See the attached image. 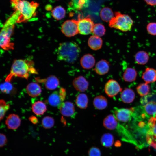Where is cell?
<instances>
[{"mask_svg": "<svg viewBox=\"0 0 156 156\" xmlns=\"http://www.w3.org/2000/svg\"><path fill=\"white\" fill-rule=\"evenodd\" d=\"M30 73H37L33 67L32 61L22 59L16 60L13 63L10 73L7 76L5 81L10 82L14 77L27 80Z\"/></svg>", "mask_w": 156, "mask_h": 156, "instance_id": "6da1fadb", "label": "cell"}, {"mask_svg": "<svg viewBox=\"0 0 156 156\" xmlns=\"http://www.w3.org/2000/svg\"><path fill=\"white\" fill-rule=\"evenodd\" d=\"M12 7L18 12L19 16L17 22H23L30 20L36 15V12L39 4L32 1L25 0H11Z\"/></svg>", "mask_w": 156, "mask_h": 156, "instance_id": "7a4b0ae2", "label": "cell"}, {"mask_svg": "<svg viewBox=\"0 0 156 156\" xmlns=\"http://www.w3.org/2000/svg\"><path fill=\"white\" fill-rule=\"evenodd\" d=\"M80 52V48L77 43L66 42L60 44L57 53L60 60L73 63L77 60Z\"/></svg>", "mask_w": 156, "mask_h": 156, "instance_id": "3957f363", "label": "cell"}, {"mask_svg": "<svg viewBox=\"0 0 156 156\" xmlns=\"http://www.w3.org/2000/svg\"><path fill=\"white\" fill-rule=\"evenodd\" d=\"M19 14L14 12L7 20L1 31L0 46L3 49L8 50L14 49V44L10 41V38L13 31L15 23L17 22Z\"/></svg>", "mask_w": 156, "mask_h": 156, "instance_id": "277c9868", "label": "cell"}, {"mask_svg": "<svg viewBox=\"0 0 156 156\" xmlns=\"http://www.w3.org/2000/svg\"><path fill=\"white\" fill-rule=\"evenodd\" d=\"M133 25V20L129 16L117 12L115 13L114 17L109 22V26L125 32L130 30Z\"/></svg>", "mask_w": 156, "mask_h": 156, "instance_id": "5b68a950", "label": "cell"}, {"mask_svg": "<svg viewBox=\"0 0 156 156\" xmlns=\"http://www.w3.org/2000/svg\"><path fill=\"white\" fill-rule=\"evenodd\" d=\"M135 109L130 108H120L115 107L112 111L113 115L118 121L127 122L130 121L134 114Z\"/></svg>", "mask_w": 156, "mask_h": 156, "instance_id": "8992f818", "label": "cell"}, {"mask_svg": "<svg viewBox=\"0 0 156 156\" xmlns=\"http://www.w3.org/2000/svg\"><path fill=\"white\" fill-rule=\"evenodd\" d=\"M148 129L146 132V139L148 144L156 149V121L152 117L149 119Z\"/></svg>", "mask_w": 156, "mask_h": 156, "instance_id": "52a82bcc", "label": "cell"}, {"mask_svg": "<svg viewBox=\"0 0 156 156\" xmlns=\"http://www.w3.org/2000/svg\"><path fill=\"white\" fill-rule=\"evenodd\" d=\"M61 31L67 37L75 36L79 33L78 21L74 19L65 21L62 25Z\"/></svg>", "mask_w": 156, "mask_h": 156, "instance_id": "ba28073f", "label": "cell"}, {"mask_svg": "<svg viewBox=\"0 0 156 156\" xmlns=\"http://www.w3.org/2000/svg\"><path fill=\"white\" fill-rule=\"evenodd\" d=\"M66 95V89L62 87L58 91L54 92L49 96V104L54 107L58 106L65 99Z\"/></svg>", "mask_w": 156, "mask_h": 156, "instance_id": "9c48e42d", "label": "cell"}, {"mask_svg": "<svg viewBox=\"0 0 156 156\" xmlns=\"http://www.w3.org/2000/svg\"><path fill=\"white\" fill-rule=\"evenodd\" d=\"M78 21L79 33L82 35H87L92 32L94 24L88 16L82 19L79 18Z\"/></svg>", "mask_w": 156, "mask_h": 156, "instance_id": "30bf717a", "label": "cell"}, {"mask_svg": "<svg viewBox=\"0 0 156 156\" xmlns=\"http://www.w3.org/2000/svg\"><path fill=\"white\" fill-rule=\"evenodd\" d=\"M122 90V88L118 82L113 79L109 80L105 86V92L108 96L110 97L116 96Z\"/></svg>", "mask_w": 156, "mask_h": 156, "instance_id": "8fae6325", "label": "cell"}, {"mask_svg": "<svg viewBox=\"0 0 156 156\" xmlns=\"http://www.w3.org/2000/svg\"><path fill=\"white\" fill-rule=\"evenodd\" d=\"M61 113L64 116L74 118L76 112L73 104L70 101L62 103L58 106Z\"/></svg>", "mask_w": 156, "mask_h": 156, "instance_id": "7c38bea8", "label": "cell"}, {"mask_svg": "<svg viewBox=\"0 0 156 156\" xmlns=\"http://www.w3.org/2000/svg\"><path fill=\"white\" fill-rule=\"evenodd\" d=\"M36 80L40 82L44 83L46 88L49 90L55 89L60 84L59 79L54 75H50L47 78L43 79L37 78Z\"/></svg>", "mask_w": 156, "mask_h": 156, "instance_id": "4fadbf2b", "label": "cell"}, {"mask_svg": "<svg viewBox=\"0 0 156 156\" xmlns=\"http://www.w3.org/2000/svg\"><path fill=\"white\" fill-rule=\"evenodd\" d=\"M72 84L77 90L81 92L86 90L89 85L88 81L82 76L75 78L73 81Z\"/></svg>", "mask_w": 156, "mask_h": 156, "instance_id": "5bb4252c", "label": "cell"}, {"mask_svg": "<svg viewBox=\"0 0 156 156\" xmlns=\"http://www.w3.org/2000/svg\"><path fill=\"white\" fill-rule=\"evenodd\" d=\"M5 123L8 129L16 130L20 126L21 120L18 115L15 114H10L7 118Z\"/></svg>", "mask_w": 156, "mask_h": 156, "instance_id": "9a60e30c", "label": "cell"}, {"mask_svg": "<svg viewBox=\"0 0 156 156\" xmlns=\"http://www.w3.org/2000/svg\"><path fill=\"white\" fill-rule=\"evenodd\" d=\"M109 68V62L105 60L102 59L96 64L94 70L98 75H103L108 73Z\"/></svg>", "mask_w": 156, "mask_h": 156, "instance_id": "2e32d148", "label": "cell"}, {"mask_svg": "<svg viewBox=\"0 0 156 156\" xmlns=\"http://www.w3.org/2000/svg\"><path fill=\"white\" fill-rule=\"evenodd\" d=\"M80 62L81 66L84 69H89L94 65L95 60L91 54H88L84 55L81 59Z\"/></svg>", "mask_w": 156, "mask_h": 156, "instance_id": "e0dca14e", "label": "cell"}, {"mask_svg": "<svg viewBox=\"0 0 156 156\" xmlns=\"http://www.w3.org/2000/svg\"><path fill=\"white\" fill-rule=\"evenodd\" d=\"M142 78L147 83L155 82L156 81V70L152 68H146L143 73Z\"/></svg>", "mask_w": 156, "mask_h": 156, "instance_id": "ac0fdd59", "label": "cell"}, {"mask_svg": "<svg viewBox=\"0 0 156 156\" xmlns=\"http://www.w3.org/2000/svg\"><path fill=\"white\" fill-rule=\"evenodd\" d=\"M119 122L113 115L109 114L104 118L103 124L106 129L109 130H115Z\"/></svg>", "mask_w": 156, "mask_h": 156, "instance_id": "d6986e66", "label": "cell"}, {"mask_svg": "<svg viewBox=\"0 0 156 156\" xmlns=\"http://www.w3.org/2000/svg\"><path fill=\"white\" fill-rule=\"evenodd\" d=\"M135 96V93L132 89L125 88L121 92L120 98L123 103H129L133 101Z\"/></svg>", "mask_w": 156, "mask_h": 156, "instance_id": "ffe728a7", "label": "cell"}, {"mask_svg": "<svg viewBox=\"0 0 156 156\" xmlns=\"http://www.w3.org/2000/svg\"><path fill=\"white\" fill-rule=\"evenodd\" d=\"M26 90L28 94L32 97L39 96L42 92L40 86L35 82H31L27 86Z\"/></svg>", "mask_w": 156, "mask_h": 156, "instance_id": "44dd1931", "label": "cell"}, {"mask_svg": "<svg viewBox=\"0 0 156 156\" xmlns=\"http://www.w3.org/2000/svg\"><path fill=\"white\" fill-rule=\"evenodd\" d=\"M103 42L102 40L100 37L94 35L90 36L88 40V46L94 50L100 49L102 47Z\"/></svg>", "mask_w": 156, "mask_h": 156, "instance_id": "7402d4cb", "label": "cell"}, {"mask_svg": "<svg viewBox=\"0 0 156 156\" xmlns=\"http://www.w3.org/2000/svg\"><path fill=\"white\" fill-rule=\"evenodd\" d=\"M93 103L95 108L99 110L105 109L108 105L107 99L102 95H99L95 97Z\"/></svg>", "mask_w": 156, "mask_h": 156, "instance_id": "603a6c76", "label": "cell"}, {"mask_svg": "<svg viewBox=\"0 0 156 156\" xmlns=\"http://www.w3.org/2000/svg\"><path fill=\"white\" fill-rule=\"evenodd\" d=\"M90 0H72L69 4V8L73 10H80L87 7Z\"/></svg>", "mask_w": 156, "mask_h": 156, "instance_id": "cb8c5ba5", "label": "cell"}, {"mask_svg": "<svg viewBox=\"0 0 156 156\" xmlns=\"http://www.w3.org/2000/svg\"><path fill=\"white\" fill-rule=\"evenodd\" d=\"M142 108L144 112L143 113L147 117H153L156 114V103L154 101L148 102Z\"/></svg>", "mask_w": 156, "mask_h": 156, "instance_id": "d4e9b609", "label": "cell"}, {"mask_svg": "<svg viewBox=\"0 0 156 156\" xmlns=\"http://www.w3.org/2000/svg\"><path fill=\"white\" fill-rule=\"evenodd\" d=\"M149 58L148 53L144 51L138 52L134 56L135 62L140 65H143L146 64L149 60Z\"/></svg>", "mask_w": 156, "mask_h": 156, "instance_id": "484cf974", "label": "cell"}, {"mask_svg": "<svg viewBox=\"0 0 156 156\" xmlns=\"http://www.w3.org/2000/svg\"><path fill=\"white\" fill-rule=\"evenodd\" d=\"M88 99L87 96L83 93L79 94L76 96L75 103L79 108L86 109L88 106Z\"/></svg>", "mask_w": 156, "mask_h": 156, "instance_id": "4316f807", "label": "cell"}, {"mask_svg": "<svg viewBox=\"0 0 156 156\" xmlns=\"http://www.w3.org/2000/svg\"><path fill=\"white\" fill-rule=\"evenodd\" d=\"M137 75V72L135 69L128 68L125 70L122 77L125 81L132 82L135 80Z\"/></svg>", "mask_w": 156, "mask_h": 156, "instance_id": "83f0119b", "label": "cell"}, {"mask_svg": "<svg viewBox=\"0 0 156 156\" xmlns=\"http://www.w3.org/2000/svg\"><path fill=\"white\" fill-rule=\"evenodd\" d=\"M33 112L36 115L43 114L47 110L46 105L42 101H38L33 103L32 106Z\"/></svg>", "mask_w": 156, "mask_h": 156, "instance_id": "f1b7e54d", "label": "cell"}, {"mask_svg": "<svg viewBox=\"0 0 156 156\" xmlns=\"http://www.w3.org/2000/svg\"><path fill=\"white\" fill-rule=\"evenodd\" d=\"M113 12L108 7H105L102 9L100 12V16L102 20L106 22H109L114 17Z\"/></svg>", "mask_w": 156, "mask_h": 156, "instance_id": "f546056e", "label": "cell"}, {"mask_svg": "<svg viewBox=\"0 0 156 156\" xmlns=\"http://www.w3.org/2000/svg\"><path fill=\"white\" fill-rule=\"evenodd\" d=\"M53 17L57 20H61L65 17L66 11L63 8L60 6L55 7L51 11Z\"/></svg>", "mask_w": 156, "mask_h": 156, "instance_id": "4dcf8cb0", "label": "cell"}, {"mask_svg": "<svg viewBox=\"0 0 156 156\" xmlns=\"http://www.w3.org/2000/svg\"><path fill=\"white\" fill-rule=\"evenodd\" d=\"M101 144L104 147L111 146L114 142V137L112 135L109 133L104 134L101 139Z\"/></svg>", "mask_w": 156, "mask_h": 156, "instance_id": "1f68e13d", "label": "cell"}, {"mask_svg": "<svg viewBox=\"0 0 156 156\" xmlns=\"http://www.w3.org/2000/svg\"><path fill=\"white\" fill-rule=\"evenodd\" d=\"M150 87L148 83H143L139 84L136 88L138 94L141 96H144L147 95L150 91Z\"/></svg>", "mask_w": 156, "mask_h": 156, "instance_id": "d6a6232c", "label": "cell"}, {"mask_svg": "<svg viewBox=\"0 0 156 156\" xmlns=\"http://www.w3.org/2000/svg\"><path fill=\"white\" fill-rule=\"evenodd\" d=\"M106 32L105 26L100 23L95 24L93 28L92 32L95 36L101 37L104 36Z\"/></svg>", "mask_w": 156, "mask_h": 156, "instance_id": "836d02e7", "label": "cell"}, {"mask_svg": "<svg viewBox=\"0 0 156 156\" xmlns=\"http://www.w3.org/2000/svg\"><path fill=\"white\" fill-rule=\"evenodd\" d=\"M54 119L50 116H45L42 120V126L45 129H49L52 128L54 126Z\"/></svg>", "mask_w": 156, "mask_h": 156, "instance_id": "e575fe53", "label": "cell"}, {"mask_svg": "<svg viewBox=\"0 0 156 156\" xmlns=\"http://www.w3.org/2000/svg\"><path fill=\"white\" fill-rule=\"evenodd\" d=\"M9 105L7 104L5 101L1 99L0 101V120L3 118L7 111L9 108Z\"/></svg>", "mask_w": 156, "mask_h": 156, "instance_id": "d590c367", "label": "cell"}, {"mask_svg": "<svg viewBox=\"0 0 156 156\" xmlns=\"http://www.w3.org/2000/svg\"><path fill=\"white\" fill-rule=\"evenodd\" d=\"M0 89L2 92L8 94L12 90L13 87L10 82L5 81L4 83L1 84Z\"/></svg>", "mask_w": 156, "mask_h": 156, "instance_id": "8d00e7d4", "label": "cell"}, {"mask_svg": "<svg viewBox=\"0 0 156 156\" xmlns=\"http://www.w3.org/2000/svg\"><path fill=\"white\" fill-rule=\"evenodd\" d=\"M146 30L149 34L153 35H156V23L151 22L146 26Z\"/></svg>", "mask_w": 156, "mask_h": 156, "instance_id": "74e56055", "label": "cell"}, {"mask_svg": "<svg viewBox=\"0 0 156 156\" xmlns=\"http://www.w3.org/2000/svg\"><path fill=\"white\" fill-rule=\"evenodd\" d=\"M101 154L100 150L95 147L91 148L88 152L89 156H101Z\"/></svg>", "mask_w": 156, "mask_h": 156, "instance_id": "f35d334b", "label": "cell"}, {"mask_svg": "<svg viewBox=\"0 0 156 156\" xmlns=\"http://www.w3.org/2000/svg\"><path fill=\"white\" fill-rule=\"evenodd\" d=\"M7 142V139L5 135L2 133L0 134V147L2 148L5 146Z\"/></svg>", "mask_w": 156, "mask_h": 156, "instance_id": "ab89813d", "label": "cell"}, {"mask_svg": "<svg viewBox=\"0 0 156 156\" xmlns=\"http://www.w3.org/2000/svg\"><path fill=\"white\" fill-rule=\"evenodd\" d=\"M148 5L154 6L156 5V0H144Z\"/></svg>", "mask_w": 156, "mask_h": 156, "instance_id": "60d3db41", "label": "cell"}, {"mask_svg": "<svg viewBox=\"0 0 156 156\" xmlns=\"http://www.w3.org/2000/svg\"><path fill=\"white\" fill-rule=\"evenodd\" d=\"M29 120L33 124H36L38 122V120L37 118L34 116H30Z\"/></svg>", "mask_w": 156, "mask_h": 156, "instance_id": "b9f144b4", "label": "cell"}, {"mask_svg": "<svg viewBox=\"0 0 156 156\" xmlns=\"http://www.w3.org/2000/svg\"><path fill=\"white\" fill-rule=\"evenodd\" d=\"M48 7H46V10H49L51 9V6H47Z\"/></svg>", "mask_w": 156, "mask_h": 156, "instance_id": "7bdbcfd3", "label": "cell"}, {"mask_svg": "<svg viewBox=\"0 0 156 156\" xmlns=\"http://www.w3.org/2000/svg\"><path fill=\"white\" fill-rule=\"evenodd\" d=\"M155 118H155V120L156 121V114H155Z\"/></svg>", "mask_w": 156, "mask_h": 156, "instance_id": "ee69618b", "label": "cell"}, {"mask_svg": "<svg viewBox=\"0 0 156 156\" xmlns=\"http://www.w3.org/2000/svg\"></svg>", "mask_w": 156, "mask_h": 156, "instance_id": "f6af8a7d", "label": "cell"}]
</instances>
